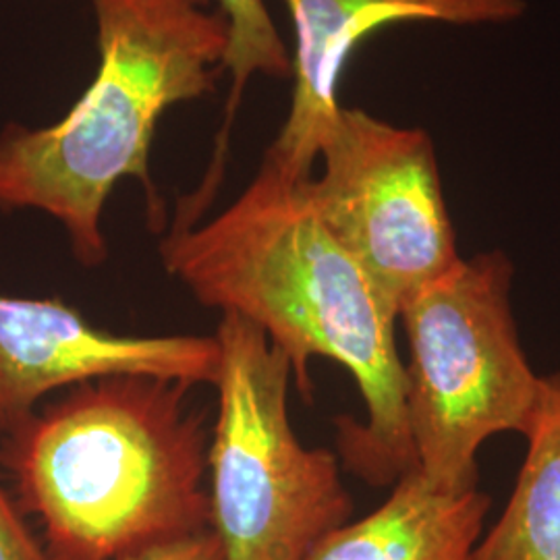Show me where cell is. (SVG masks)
<instances>
[{
  "label": "cell",
  "instance_id": "3957f363",
  "mask_svg": "<svg viewBox=\"0 0 560 560\" xmlns=\"http://www.w3.org/2000/svg\"><path fill=\"white\" fill-rule=\"evenodd\" d=\"M101 67L55 125L0 133V206L34 208L65 226L83 266L106 260L102 212L115 185L140 180L162 203L150 148L162 115L210 94L229 50V21L210 0H92Z\"/></svg>",
  "mask_w": 560,
  "mask_h": 560
},
{
  "label": "cell",
  "instance_id": "277c9868",
  "mask_svg": "<svg viewBox=\"0 0 560 560\" xmlns=\"http://www.w3.org/2000/svg\"><path fill=\"white\" fill-rule=\"evenodd\" d=\"M511 287L513 261L494 249L460 258L400 307L418 469L446 490L478 488L483 441L501 432L527 436L540 411L544 378L521 349Z\"/></svg>",
  "mask_w": 560,
  "mask_h": 560
},
{
  "label": "cell",
  "instance_id": "ba28073f",
  "mask_svg": "<svg viewBox=\"0 0 560 560\" xmlns=\"http://www.w3.org/2000/svg\"><path fill=\"white\" fill-rule=\"evenodd\" d=\"M295 27L293 98L266 156L298 179L312 177L318 141L339 110V83L353 50L393 23L497 25L520 20L525 0H284Z\"/></svg>",
  "mask_w": 560,
  "mask_h": 560
},
{
  "label": "cell",
  "instance_id": "5b68a950",
  "mask_svg": "<svg viewBox=\"0 0 560 560\" xmlns=\"http://www.w3.org/2000/svg\"><path fill=\"white\" fill-rule=\"evenodd\" d=\"M219 416L208 448L210 517L224 560H305L353 501L339 460L305 448L289 420L293 368L258 326L222 314Z\"/></svg>",
  "mask_w": 560,
  "mask_h": 560
},
{
  "label": "cell",
  "instance_id": "52a82bcc",
  "mask_svg": "<svg viewBox=\"0 0 560 560\" xmlns=\"http://www.w3.org/2000/svg\"><path fill=\"white\" fill-rule=\"evenodd\" d=\"M217 337H136L96 328L60 300L0 295V434L36 416L48 393L113 376L217 384Z\"/></svg>",
  "mask_w": 560,
  "mask_h": 560
},
{
  "label": "cell",
  "instance_id": "7a4b0ae2",
  "mask_svg": "<svg viewBox=\"0 0 560 560\" xmlns=\"http://www.w3.org/2000/svg\"><path fill=\"white\" fill-rule=\"evenodd\" d=\"M191 384L148 376L81 382L4 446L21 502L57 560H119L212 529L208 434Z\"/></svg>",
  "mask_w": 560,
  "mask_h": 560
},
{
  "label": "cell",
  "instance_id": "30bf717a",
  "mask_svg": "<svg viewBox=\"0 0 560 560\" xmlns=\"http://www.w3.org/2000/svg\"><path fill=\"white\" fill-rule=\"evenodd\" d=\"M527 457L501 520L471 560H560V374L544 378Z\"/></svg>",
  "mask_w": 560,
  "mask_h": 560
},
{
  "label": "cell",
  "instance_id": "9c48e42d",
  "mask_svg": "<svg viewBox=\"0 0 560 560\" xmlns=\"http://www.w3.org/2000/svg\"><path fill=\"white\" fill-rule=\"evenodd\" d=\"M488 509L480 488L446 490L413 467L382 506L340 525L305 560H471Z\"/></svg>",
  "mask_w": 560,
  "mask_h": 560
},
{
  "label": "cell",
  "instance_id": "8992f818",
  "mask_svg": "<svg viewBox=\"0 0 560 560\" xmlns=\"http://www.w3.org/2000/svg\"><path fill=\"white\" fill-rule=\"evenodd\" d=\"M305 196L345 252L399 314L460 260L434 141L340 104L318 141Z\"/></svg>",
  "mask_w": 560,
  "mask_h": 560
},
{
  "label": "cell",
  "instance_id": "7c38bea8",
  "mask_svg": "<svg viewBox=\"0 0 560 560\" xmlns=\"http://www.w3.org/2000/svg\"><path fill=\"white\" fill-rule=\"evenodd\" d=\"M119 560H224L222 546L212 529L159 541Z\"/></svg>",
  "mask_w": 560,
  "mask_h": 560
},
{
  "label": "cell",
  "instance_id": "8fae6325",
  "mask_svg": "<svg viewBox=\"0 0 560 560\" xmlns=\"http://www.w3.org/2000/svg\"><path fill=\"white\" fill-rule=\"evenodd\" d=\"M219 9L229 21V50L222 69L231 73V92L224 108L217 161L212 166V175L208 177L210 183H219L231 125L252 75L261 73L277 80H287L293 75V59L264 0H219Z\"/></svg>",
  "mask_w": 560,
  "mask_h": 560
},
{
  "label": "cell",
  "instance_id": "4fadbf2b",
  "mask_svg": "<svg viewBox=\"0 0 560 560\" xmlns=\"http://www.w3.org/2000/svg\"><path fill=\"white\" fill-rule=\"evenodd\" d=\"M0 560H57L42 550L40 544L21 521L18 509L0 488Z\"/></svg>",
  "mask_w": 560,
  "mask_h": 560
},
{
  "label": "cell",
  "instance_id": "6da1fadb",
  "mask_svg": "<svg viewBox=\"0 0 560 560\" xmlns=\"http://www.w3.org/2000/svg\"><path fill=\"white\" fill-rule=\"evenodd\" d=\"M303 180L264 156L219 217L201 226L173 224L162 261L200 303L258 326L291 361L303 399L314 395L310 360L349 370L368 421L337 420L340 455L368 483H395L418 467L395 340L399 314L326 229Z\"/></svg>",
  "mask_w": 560,
  "mask_h": 560
}]
</instances>
